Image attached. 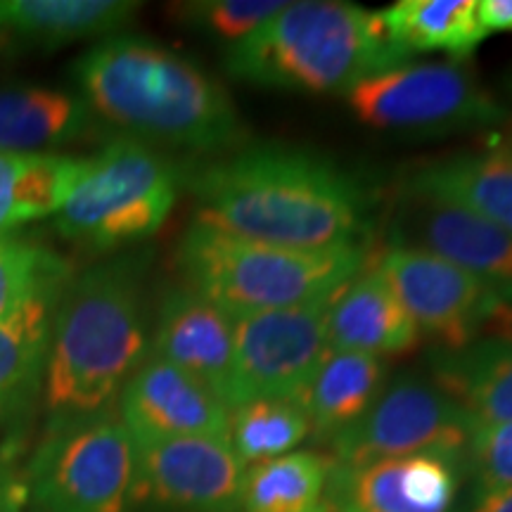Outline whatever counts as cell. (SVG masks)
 Masks as SVG:
<instances>
[{"label":"cell","instance_id":"cell-1","mask_svg":"<svg viewBox=\"0 0 512 512\" xmlns=\"http://www.w3.org/2000/svg\"><path fill=\"white\" fill-rule=\"evenodd\" d=\"M197 221L290 249L358 245L366 195L354 178L306 150L249 145L183 174Z\"/></svg>","mask_w":512,"mask_h":512},{"label":"cell","instance_id":"cell-2","mask_svg":"<svg viewBox=\"0 0 512 512\" xmlns=\"http://www.w3.org/2000/svg\"><path fill=\"white\" fill-rule=\"evenodd\" d=\"M74 76L91 112L140 143L221 152L245 138L226 88L147 38L117 34L95 43L74 62Z\"/></svg>","mask_w":512,"mask_h":512},{"label":"cell","instance_id":"cell-3","mask_svg":"<svg viewBox=\"0 0 512 512\" xmlns=\"http://www.w3.org/2000/svg\"><path fill=\"white\" fill-rule=\"evenodd\" d=\"M143 278L145 256H117L62 290L41 394L46 427L112 413L150 356Z\"/></svg>","mask_w":512,"mask_h":512},{"label":"cell","instance_id":"cell-4","mask_svg":"<svg viewBox=\"0 0 512 512\" xmlns=\"http://www.w3.org/2000/svg\"><path fill=\"white\" fill-rule=\"evenodd\" d=\"M411 53L389 36L380 12L339 0H302L228 48L223 67L238 81L290 93L347 95Z\"/></svg>","mask_w":512,"mask_h":512},{"label":"cell","instance_id":"cell-5","mask_svg":"<svg viewBox=\"0 0 512 512\" xmlns=\"http://www.w3.org/2000/svg\"><path fill=\"white\" fill-rule=\"evenodd\" d=\"M366 245L290 249L192 221L176 252L185 287L230 318L292 309L328 297L363 271Z\"/></svg>","mask_w":512,"mask_h":512},{"label":"cell","instance_id":"cell-6","mask_svg":"<svg viewBox=\"0 0 512 512\" xmlns=\"http://www.w3.org/2000/svg\"><path fill=\"white\" fill-rule=\"evenodd\" d=\"M183 174L150 143L112 140L86 169L55 214L64 240L110 252L155 235L174 209Z\"/></svg>","mask_w":512,"mask_h":512},{"label":"cell","instance_id":"cell-7","mask_svg":"<svg viewBox=\"0 0 512 512\" xmlns=\"http://www.w3.org/2000/svg\"><path fill=\"white\" fill-rule=\"evenodd\" d=\"M22 475L31 512L136 510V441L117 411L46 427Z\"/></svg>","mask_w":512,"mask_h":512},{"label":"cell","instance_id":"cell-8","mask_svg":"<svg viewBox=\"0 0 512 512\" xmlns=\"http://www.w3.org/2000/svg\"><path fill=\"white\" fill-rule=\"evenodd\" d=\"M363 124L382 131L456 133L498 126L505 110L463 62L399 67L344 95Z\"/></svg>","mask_w":512,"mask_h":512},{"label":"cell","instance_id":"cell-9","mask_svg":"<svg viewBox=\"0 0 512 512\" xmlns=\"http://www.w3.org/2000/svg\"><path fill=\"white\" fill-rule=\"evenodd\" d=\"M477 422L434 382L401 377L370 411L330 441L335 465H363L406 456H439L467 463Z\"/></svg>","mask_w":512,"mask_h":512},{"label":"cell","instance_id":"cell-10","mask_svg":"<svg viewBox=\"0 0 512 512\" xmlns=\"http://www.w3.org/2000/svg\"><path fill=\"white\" fill-rule=\"evenodd\" d=\"M332 294L292 309L233 318L235 358L230 411L249 401H299L328 354Z\"/></svg>","mask_w":512,"mask_h":512},{"label":"cell","instance_id":"cell-11","mask_svg":"<svg viewBox=\"0 0 512 512\" xmlns=\"http://www.w3.org/2000/svg\"><path fill=\"white\" fill-rule=\"evenodd\" d=\"M377 271L415 323L439 349H463L489 325L501 294L463 268L415 247L392 245Z\"/></svg>","mask_w":512,"mask_h":512},{"label":"cell","instance_id":"cell-12","mask_svg":"<svg viewBox=\"0 0 512 512\" xmlns=\"http://www.w3.org/2000/svg\"><path fill=\"white\" fill-rule=\"evenodd\" d=\"M136 441V508L159 512H242L247 467L228 437Z\"/></svg>","mask_w":512,"mask_h":512},{"label":"cell","instance_id":"cell-13","mask_svg":"<svg viewBox=\"0 0 512 512\" xmlns=\"http://www.w3.org/2000/svg\"><path fill=\"white\" fill-rule=\"evenodd\" d=\"M394 235V245L441 256L501 297H512V233L477 211L444 197L403 190Z\"/></svg>","mask_w":512,"mask_h":512},{"label":"cell","instance_id":"cell-14","mask_svg":"<svg viewBox=\"0 0 512 512\" xmlns=\"http://www.w3.org/2000/svg\"><path fill=\"white\" fill-rule=\"evenodd\" d=\"M117 406L133 439L228 437L226 403L192 375L152 354L126 382Z\"/></svg>","mask_w":512,"mask_h":512},{"label":"cell","instance_id":"cell-15","mask_svg":"<svg viewBox=\"0 0 512 512\" xmlns=\"http://www.w3.org/2000/svg\"><path fill=\"white\" fill-rule=\"evenodd\" d=\"M458 465L439 456H406L332 465L328 512H451Z\"/></svg>","mask_w":512,"mask_h":512},{"label":"cell","instance_id":"cell-16","mask_svg":"<svg viewBox=\"0 0 512 512\" xmlns=\"http://www.w3.org/2000/svg\"><path fill=\"white\" fill-rule=\"evenodd\" d=\"M152 356L202 382L230 408L235 320L188 287H174L159 304Z\"/></svg>","mask_w":512,"mask_h":512},{"label":"cell","instance_id":"cell-17","mask_svg":"<svg viewBox=\"0 0 512 512\" xmlns=\"http://www.w3.org/2000/svg\"><path fill=\"white\" fill-rule=\"evenodd\" d=\"M64 287L34 294L29 302L0 320V430L3 432H22L34 408L41 406L53 318Z\"/></svg>","mask_w":512,"mask_h":512},{"label":"cell","instance_id":"cell-18","mask_svg":"<svg viewBox=\"0 0 512 512\" xmlns=\"http://www.w3.org/2000/svg\"><path fill=\"white\" fill-rule=\"evenodd\" d=\"M420 332L377 268L361 271L332 294L328 306V351L403 354Z\"/></svg>","mask_w":512,"mask_h":512},{"label":"cell","instance_id":"cell-19","mask_svg":"<svg viewBox=\"0 0 512 512\" xmlns=\"http://www.w3.org/2000/svg\"><path fill=\"white\" fill-rule=\"evenodd\" d=\"M434 384L477 425L512 422V339L486 335L463 349H437Z\"/></svg>","mask_w":512,"mask_h":512},{"label":"cell","instance_id":"cell-20","mask_svg":"<svg viewBox=\"0 0 512 512\" xmlns=\"http://www.w3.org/2000/svg\"><path fill=\"white\" fill-rule=\"evenodd\" d=\"M131 0H0V34L17 46L55 50L93 36H117L136 17Z\"/></svg>","mask_w":512,"mask_h":512},{"label":"cell","instance_id":"cell-21","mask_svg":"<svg viewBox=\"0 0 512 512\" xmlns=\"http://www.w3.org/2000/svg\"><path fill=\"white\" fill-rule=\"evenodd\" d=\"M93 112L79 93L50 86H0V152L48 155L88 131Z\"/></svg>","mask_w":512,"mask_h":512},{"label":"cell","instance_id":"cell-22","mask_svg":"<svg viewBox=\"0 0 512 512\" xmlns=\"http://www.w3.org/2000/svg\"><path fill=\"white\" fill-rule=\"evenodd\" d=\"M387 366L380 356L358 351H328L299 403L309 415L311 432L332 441L370 411L384 392Z\"/></svg>","mask_w":512,"mask_h":512},{"label":"cell","instance_id":"cell-23","mask_svg":"<svg viewBox=\"0 0 512 512\" xmlns=\"http://www.w3.org/2000/svg\"><path fill=\"white\" fill-rule=\"evenodd\" d=\"M403 190L463 204L512 233V152L505 147L477 155H453L422 166Z\"/></svg>","mask_w":512,"mask_h":512},{"label":"cell","instance_id":"cell-24","mask_svg":"<svg viewBox=\"0 0 512 512\" xmlns=\"http://www.w3.org/2000/svg\"><path fill=\"white\" fill-rule=\"evenodd\" d=\"M86 159L72 155L0 152V238L46 216H55L74 190Z\"/></svg>","mask_w":512,"mask_h":512},{"label":"cell","instance_id":"cell-25","mask_svg":"<svg viewBox=\"0 0 512 512\" xmlns=\"http://www.w3.org/2000/svg\"><path fill=\"white\" fill-rule=\"evenodd\" d=\"M380 15L389 36L411 55L444 50L460 62L486 38L477 0H399Z\"/></svg>","mask_w":512,"mask_h":512},{"label":"cell","instance_id":"cell-26","mask_svg":"<svg viewBox=\"0 0 512 512\" xmlns=\"http://www.w3.org/2000/svg\"><path fill=\"white\" fill-rule=\"evenodd\" d=\"M332 463L316 451H292L247 467L242 512H328Z\"/></svg>","mask_w":512,"mask_h":512},{"label":"cell","instance_id":"cell-27","mask_svg":"<svg viewBox=\"0 0 512 512\" xmlns=\"http://www.w3.org/2000/svg\"><path fill=\"white\" fill-rule=\"evenodd\" d=\"M309 434V415L297 399L249 401L230 411L228 441L245 467L287 456Z\"/></svg>","mask_w":512,"mask_h":512},{"label":"cell","instance_id":"cell-28","mask_svg":"<svg viewBox=\"0 0 512 512\" xmlns=\"http://www.w3.org/2000/svg\"><path fill=\"white\" fill-rule=\"evenodd\" d=\"M72 264L41 242L0 238V320L8 318L38 292L57 290L72 280Z\"/></svg>","mask_w":512,"mask_h":512},{"label":"cell","instance_id":"cell-29","mask_svg":"<svg viewBox=\"0 0 512 512\" xmlns=\"http://www.w3.org/2000/svg\"><path fill=\"white\" fill-rule=\"evenodd\" d=\"M283 8L285 3L275 0H195L176 5V15L185 27L228 43L230 48Z\"/></svg>","mask_w":512,"mask_h":512},{"label":"cell","instance_id":"cell-30","mask_svg":"<svg viewBox=\"0 0 512 512\" xmlns=\"http://www.w3.org/2000/svg\"><path fill=\"white\" fill-rule=\"evenodd\" d=\"M465 465L477 475L482 494L512 489V422L477 425Z\"/></svg>","mask_w":512,"mask_h":512},{"label":"cell","instance_id":"cell-31","mask_svg":"<svg viewBox=\"0 0 512 512\" xmlns=\"http://www.w3.org/2000/svg\"><path fill=\"white\" fill-rule=\"evenodd\" d=\"M27 505L24 475L12 460L10 448H0V512H22Z\"/></svg>","mask_w":512,"mask_h":512},{"label":"cell","instance_id":"cell-32","mask_svg":"<svg viewBox=\"0 0 512 512\" xmlns=\"http://www.w3.org/2000/svg\"><path fill=\"white\" fill-rule=\"evenodd\" d=\"M477 19L486 36L512 31V0H477Z\"/></svg>","mask_w":512,"mask_h":512},{"label":"cell","instance_id":"cell-33","mask_svg":"<svg viewBox=\"0 0 512 512\" xmlns=\"http://www.w3.org/2000/svg\"><path fill=\"white\" fill-rule=\"evenodd\" d=\"M470 512H512V489L482 494Z\"/></svg>","mask_w":512,"mask_h":512},{"label":"cell","instance_id":"cell-34","mask_svg":"<svg viewBox=\"0 0 512 512\" xmlns=\"http://www.w3.org/2000/svg\"><path fill=\"white\" fill-rule=\"evenodd\" d=\"M489 325L496 330L494 335L512 339V297H501V302H498Z\"/></svg>","mask_w":512,"mask_h":512},{"label":"cell","instance_id":"cell-35","mask_svg":"<svg viewBox=\"0 0 512 512\" xmlns=\"http://www.w3.org/2000/svg\"><path fill=\"white\" fill-rule=\"evenodd\" d=\"M505 150L508 152H512V124H510V128H508V138H505Z\"/></svg>","mask_w":512,"mask_h":512}]
</instances>
